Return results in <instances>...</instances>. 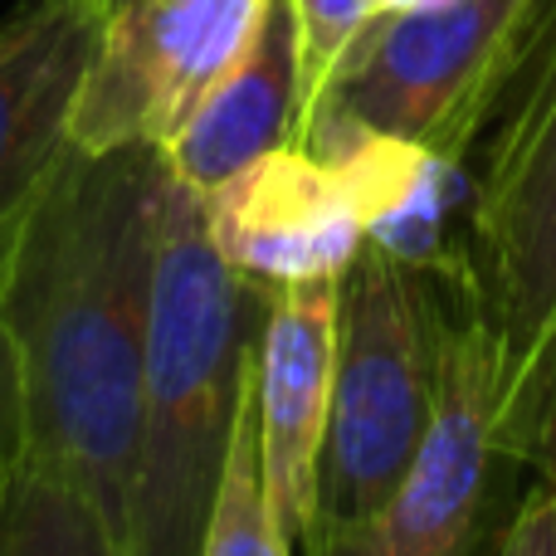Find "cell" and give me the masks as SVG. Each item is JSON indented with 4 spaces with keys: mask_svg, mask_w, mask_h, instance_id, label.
<instances>
[{
    "mask_svg": "<svg viewBox=\"0 0 556 556\" xmlns=\"http://www.w3.org/2000/svg\"><path fill=\"white\" fill-rule=\"evenodd\" d=\"M293 552L298 547L288 542L283 522H278L269 503V483H264L260 410H254V371H250L240 425H235V440H230V464H225L220 493H215L201 556H293Z\"/></svg>",
    "mask_w": 556,
    "mask_h": 556,
    "instance_id": "cell-14",
    "label": "cell"
},
{
    "mask_svg": "<svg viewBox=\"0 0 556 556\" xmlns=\"http://www.w3.org/2000/svg\"><path fill=\"white\" fill-rule=\"evenodd\" d=\"M464 176V293L508 386L556 317V0L532 5Z\"/></svg>",
    "mask_w": 556,
    "mask_h": 556,
    "instance_id": "cell-4",
    "label": "cell"
},
{
    "mask_svg": "<svg viewBox=\"0 0 556 556\" xmlns=\"http://www.w3.org/2000/svg\"><path fill=\"white\" fill-rule=\"evenodd\" d=\"M532 5L538 0H425L395 15H371L307 117H352L464 166Z\"/></svg>",
    "mask_w": 556,
    "mask_h": 556,
    "instance_id": "cell-6",
    "label": "cell"
},
{
    "mask_svg": "<svg viewBox=\"0 0 556 556\" xmlns=\"http://www.w3.org/2000/svg\"><path fill=\"white\" fill-rule=\"evenodd\" d=\"M298 25V59H303V117L327 88L332 68L352 49V39L371 20V0H288Z\"/></svg>",
    "mask_w": 556,
    "mask_h": 556,
    "instance_id": "cell-16",
    "label": "cell"
},
{
    "mask_svg": "<svg viewBox=\"0 0 556 556\" xmlns=\"http://www.w3.org/2000/svg\"><path fill=\"white\" fill-rule=\"evenodd\" d=\"M425 5V0H371V15H395V10H410Z\"/></svg>",
    "mask_w": 556,
    "mask_h": 556,
    "instance_id": "cell-19",
    "label": "cell"
},
{
    "mask_svg": "<svg viewBox=\"0 0 556 556\" xmlns=\"http://www.w3.org/2000/svg\"><path fill=\"white\" fill-rule=\"evenodd\" d=\"M498 444L513 464L556 483V317L532 362L503 386Z\"/></svg>",
    "mask_w": 556,
    "mask_h": 556,
    "instance_id": "cell-15",
    "label": "cell"
},
{
    "mask_svg": "<svg viewBox=\"0 0 556 556\" xmlns=\"http://www.w3.org/2000/svg\"><path fill=\"white\" fill-rule=\"evenodd\" d=\"M205 220L220 260L260 288L342 278L366 244L342 176L298 142L215 186L205 195Z\"/></svg>",
    "mask_w": 556,
    "mask_h": 556,
    "instance_id": "cell-9",
    "label": "cell"
},
{
    "mask_svg": "<svg viewBox=\"0 0 556 556\" xmlns=\"http://www.w3.org/2000/svg\"><path fill=\"white\" fill-rule=\"evenodd\" d=\"M303 127V59L288 0H269L250 45L205 88L181 132L162 147L176 181L211 195L250 162L298 142Z\"/></svg>",
    "mask_w": 556,
    "mask_h": 556,
    "instance_id": "cell-12",
    "label": "cell"
},
{
    "mask_svg": "<svg viewBox=\"0 0 556 556\" xmlns=\"http://www.w3.org/2000/svg\"><path fill=\"white\" fill-rule=\"evenodd\" d=\"M503 352L459 283H444L440 395L425 444L376 513L303 556H479L493 532L508 454L498 444Z\"/></svg>",
    "mask_w": 556,
    "mask_h": 556,
    "instance_id": "cell-5",
    "label": "cell"
},
{
    "mask_svg": "<svg viewBox=\"0 0 556 556\" xmlns=\"http://www.w3.org/2000/svg\"><path fill=\"white\" fill-rule=\"evenodd\" d=\"M337 362V278L269 288L254 337V410L269 503L288 542L303 552L317 518L327 415Z\"/></svg>",
    "mask_w": 556,
    "mask_h": 556,
    "instance_id": "cell-8",
    "label": "cell"
},
{
    "mask_svg": "<svg viewBox=\"0 0 556 556\" xmlns=\"http://www.w3.org/2000/svg\"><path fill=\"white\" fill-rule=\"evenodd\" d=\"M172 166L152 142L64 147L0 244L29 450L68 464L127 538Z\"/></svg>",
    "mask_w": 556,
    "mask_h": 556,
    "instance_id": "cell-1",
    "label": "cell"
},
{
    "mask_svg": "<svg viewBox=\"0 0 556 556\" xmlns=\"http://www.w3.org/2000/svg\"><path fill=\"white\" fill-rule=\"evenodd\" d=\"M444 278L366 240L337 278V362L317 518L303 552L376 513L425 444L440 395Z\"/></svg>",
    "mask_w": 556,
    "mask_h": 556,
    "instance_id": "cell-3",
    "label": "cell"
},
{
    "mask_svg": "<svg viewBox=\"0 0 556 556\" xmlns=\"http://www.w3.org/2000/svg\"><path fill=\"white\" fill-rule=\"evenodd\" d=\"M269 288L220 260L205 195L166 186L142 425L127 493V552L201 556L220 493Z\"/></svg>",
    "mask_w": 556,
    "mask_h": 556,
    "instance_id": "cell-2",
    "label": "cell"
},
{
    "mask_svg": "<svg viewBox=\"0 0 556 556\" xmlns=\"http://www.w3.org/2000/svg\"><path fill=\"white\" fill-rule=\"evenodd\" d=\"M123 5H132V0H113V5H108V15H113V10H123Z\"/></svg>",
    "mask_w": 556,
    "mask_h": 556,
    "instance_id": "cell-21",
    "label": "cell"
},
{
    "mask_svg": "<svg viewBox=\"0 0 556 556\" xmlns=\"http://www.w3.org/2000/svg\"><path fill=\"white\" fill-rule=\"evenodd\" d=\"M0 556H132L68 464L29 450L0 489Z\"/></svg>",
    "mask_w": 556,
    "mask_h": 556,
    "instance_id": "cell-13",
    "label": "cell"
},
{
    "mask_svg": "<svg viewBox=\"0 0 556 556\" xmlns=\"http://www.w3.org/2000/svg\"><path fill=\"white\" fill-rule=\"evenodd\" d=\"M103 15L74 0H25L0 25V240L68 147V113Z\"/></svg>",
    "mask_w": 556,
    "mask_h": 556,
    "instance_id": "cell-11",
    "label": "cell"
},
{
    "mask_svg": "<svg viewBox=\"0 0 556 556\" xmlns=\"http://www.w3.org/2000/svg\"><path fill=\"white\" fill-rule=\"evenodd\" d=\"M74 5H88L93 15H103V20H108V5H113V0H74Z\"/></svg>",
    "mask_w": 556,
    "mask_h": 556,
    "instance_id": "cell-20",
    "label": "cell"
},
{
    "mask_svg": "<svg viewBox=\"0 0 556 556\" xmlns=\"http://www.w3.org/2000/svg\"><path fill=\"white\" fill-rule=\"evenodd\" d=\"M298 147L317 152L342 176L366 240L410 269L464 288V205H469L464 166L425 142L376 132L337 113L307 117Z\"/></svg>",
    "mask_w": 556,
    "mask_h": 556,
    "instance_id": "cell-10",
    "label": "cell"
},
{
    "mask_svg": "<svg viewBox=\"0 0 556 556\" xmlns=\"http://www.w3.org/2000/svg\"><path fill=\"white\" fill-rule=\"evenodd\" d=\"M5 244V240H0ZM29 444L25 430V381H20V356H15V337H10L5 307H0V489H5L10 469L20 464Z\"/></svg>",
    "mask_w": 556,
    "mask_h": 556,
    "instance_id": "cell-18",
    "label": "cell"
},
{
    "mask_svg": "<svg viewBox=\"0 0 556 556\" xmlns=\"http://www.w3.org/2000/svg\"><path fill=\"white\" fill-rule=\"evenodd\" d=\"M493 556H556V483L532 479V489L518 498L513 518L503 522Z\"/></svg>",
    "mask_w": 556,
    "mask_h": 556,
    "instance_id": "cell-17",
    "label": "cell"
},
{
    "mask_svg": "<svg viewBox=\"0 0 556 556\" xmlns=\"http://www.w3.org/2000/svg\"><path fill=\"white\" fill-rule=\"evenodd\" d=\"M269 0H132L98 29L68 113L78 152L166 147L250 45Z\"/></svg>",
    "mask_w": 556,
    "mask_h": 556,
    "instance_id": "cell-7",
    "label": "cell"
}]
</instances>
